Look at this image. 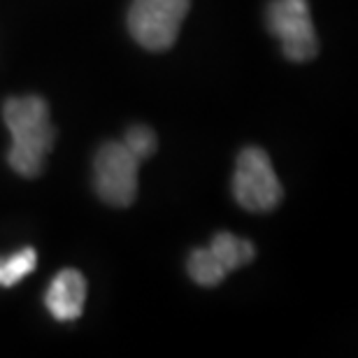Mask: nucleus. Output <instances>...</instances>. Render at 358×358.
Masks as SVG:
<instances>
[{
    "label": "nucleus",
    "mask_w": 358,
    "mask_h": 358,
    "mask_svg": "<svg viewBox=\"0 0 358 358\" xmlns=\"http://www.w3.org/2000/svg\"><path fill=\"white\" fill-rule=\"evenodd\" d=\"M3 119L12 133L7 163L21 177H38L56 138L49 121V105L40 96L7 98L3 105Z\"/></svg>",
    "instance_id": "f257e3e1"
},
{
    "label": "nucleus",
    "mask_w": 358,
    "mask_h": 358,
    "mask_svg": "<svg viewBox=\"0 0 358 358\" xmlns=\"http://www.w3.org/2000/svg\"><path fill=\"white\" fill-rule=\"evenodd\" d=\"M191 0H133L128 10V31L140 47L166 52L175 45Z\"/></svg>",
    "instance_id": "f03ea898"
},
{
    "label": "nucleus",
    "mask_w": 358,
    "mask_h": 358,
    "mask_svg": "<svg viewBox=\"0 0 358 358\" xmlns=\"http://www.w3.org/2000/svg\"><path fill=\"white\" fill-rule=\"evenodd\" d=\"M233 196L249 212H270L282 203L284 189L272 170L270 156L261 147H247L238 156Z\"/></svg>",
    "instance_id": "7ed1b4c3"
},
{
    "label": "nucleus",
    "mask_w": 358,
    "mask_h": 358,
    "mask_svg": "<svg viewBox=\"0 0 358 358\" xmlns=\"http://www.w3.org/2000/svg\"><path fill=\"white\" fill-rule=\"evenodd\" d=\"M140 159L124 142H107L100 147L93 161V179L100 200L114 207L133 205L138 196V170Z\"/></svg>",
    "instance_id": "20e7f679"
},
{
    "label": "nucleus",
    "mask_w": 358,
    "mask_h": 358,
    "mask_svg": "<svg viewBox=\"0 0 358 358\" xmlns=\"http://www.w3.org/2000/svg\"><path fill=\"white\" fill-rule=\"evenodd\" d=\"M268 28L282 42L289 61L303 63L317 56L319 42L307 0H272L268 5Z\"/></svg>",
    "instance_id": "39448f33"
},
{
    "label": "nucleus",
    "mask_w": 358,
    "mask_h": 358,
    "mask_svg": "<svg viewBox=\"0 0 358 358\" xmlns=\"http://www.w3.org/2000/svg\"><path fill=\"white\" fill-rule=\"evenodd\" d=\"M84 298H87V282L82 272L61 270L49 286L45 303L56 321H75L82 317Z\"/></svg>",
    "instance_id": "423d86ee"
},
{
    "label": "nucleus",
    "mask_w": 358,
    "mask_h": 358,
    "mask_svg": "<svg viewBox=\"0 0 358 358\" xmlns=\"http://www.w3.org/2000/svg\"><path fill=\"white\" fill-rule=\"evenodd\" d=\"M207 249H210L214 254V259L226 268V272H233L242 266H247L256 256V247L252 242L245 238H235L231 233H217Z\"/></svg>",
    "instance_id": "0eeeda50"
},
{
    "label": "nucleus",
    "mask_w": 358,
    "mask_h": 358,
    "mask_svg": "<svg viewBox=\"0 0 358 358\" xmlns=\"http://www.w3.org/2000/svg\"><path fill=\"white\" fill-rule=\"evenodd\" d=\"M186 268H189V275L196 284L200 286H217L226 279V268L221 266V263L214 259V254L210 249H193L191 256H189V263H186Z\"/></svg>",
    "instance_id": "6e6552de"
},
{
    "label": "nucleus",
    "mask_w": 358,
    "mask_h": 358,
    "mask_svg": "<svg viewBox=\"0 0 358 358\" xmlns=\"http://www.w3.org/2000/svg\"><path fill=\"white\" fill-rule=\"evenodd\" d=\"M38 266V254H35L33 247H26L21 252L7 256V259H0V286L10 289V286L19 284L26 275H31Z\"/></svg>",
    "instance_id": "1a4fd4ad"
},
{
    "label": "nucleus",
    "mask_w": 358,
    "mask_h": 358,
    "mask_svg": "<svg viewBox=\"0 0 358 358\" xmlns=\"http://www.w3.org/2000/svg\"><path fill=\"white\" fill-rule=\"evenodd\" d=\"M124 145L131 149V152L138 156L140 161H147L149 156L156 152V135L149 126H131L126 133V142Z\"/></svg>",
    "instance_id": "9d476101"
}]
</instances>
